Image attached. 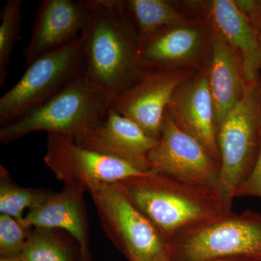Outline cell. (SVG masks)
I'll return each mask as SVG.
<instances>
[{
  "label": "cell",
  "mask_w": 261,
  "mask_h": 261,
  "mask_svg": "<svg viewBox=\"0 0 261 261\" xmlns=\"http://www.w3.org/2000/svg\"><path fill=\"white\" fill-rule=\"evenodd\" d=\"M87 23L81 36L85 73L94 88L112 102L143 74L140 39L123 1L86 0Z\"/></svg>",
  "instance_id": "1"
},
{
  "label": "cell",
  "mask_w": 261,
  "mask_h": 261,
  "mask_svg": "<svg viewBox=\"0 0 261 261\" xmlns=\"http://www.w3.org/2000/svg\"><path fill=\"white\" fill-rule=\"evenodd\" d=\"M111 101L82 76L40 107L0 129L8 144L35 132L60 134L80 142L107 116Z\"/></svg>",
  "instance_id": "5"
},
{
  "label": "cell",
  "mask_w": 261,
  "mask_h": 261,
  "mask_svg": "<svg viewBox=\"0 0 261 261\" xmlns=\"http://www.w3.org/2000/svg\"><path fill=\"white\" fill-rule=\"evenodd\" d=\"M261 197V144L260 151L252 172L236 192L235 197Z\"/></svg>",
  "instance_id": "23"
},
{
  "label": "cell",
  "mask_w": 261,
  "mask_h": 261,
  "mask_svg": "<svg viewBox=\"0 0 261 261\" xmlns=\"http://www.w3.org/2000/svg\"><path fill=\"white\" fill-rule=\"evenodd\" d=\"M208 22L191 20L161 29L140 42L139 62L145 70L207 69L210 63Z\"/></svg>",
  "instance_id": "10"
},
{
  "label": "cell",
  "mask_w": 261,
  "mask_h": 261,
  "mask_svg": "<svg viewBox=\"0 0 261 261\" xmlns=\"http://www.w3.org/2000/svg\"><path fill=\"white\" fill-rule=\"evenodd\" d=\"M76 143L151 171L148 158L159 140L147 135L132 120L109 108L105 119Z\"/></svg>",
  "instance_id": "14"
},
{
  "label": "cell",
  "mask_w": 261,
  "mask_h": 261,
  "mask_svg": "<svg viewBox=\"0 0 261 261\" xmlns=\"http://www.w3.org/2000/svg\"><path fill=\"white\" fill-rule=\"evenodd\" d=\"M21 222L6 214L0 215V255L20 257L30 231Z\"/></svg>",
  "instance_id": "22"
},
{
  "label": "cell",
  "mask_w": 261,
  "mask_h": 261,
  "mask_svg": "<svg viewBox=\"0 0 261 261\" xmlns=\"http://www.w3.org/2000/svg\"><path fill=\"white\" fill-rule=\"evenodd\" d=\"M257 31H258L259 37H260V44H261V30H257ZM260 81H261V78H260Z\"/></svg>",
  "instance_id": "27"
},
{
  "label": "cell",
  "mask_w": 261,
  "mask_h": 261,
  "mask_svg": "<svg viewBox=\"0 0 261 261\" xmlns=\"http://www.w3.org/2000/svg\"><path fill=\"white\" fill-rule=\"evenodd\" d=\"M87 192L108 237L128 260L155 261L166 253L164 239L130 202L119 183L99 185Z\"/></svg>",
  "instance_id": "7"
},
{
  "label": "cell",
  "mask_w": 261,
  "mask_h": 261,
  "mask_svg": "<svg viewBox=\"0 0 261 261\" xmlns=\"http://www.w3.org/2000/svg\"><path fill=\"white\" fill-rule=\"evenodd\" d=\"M155 261H171L170 259L168 258L167 254L166 253L163 254V255H161V257H159Z\"/></svg>",
  "instance_id": "26"
},
{
  "label": "cell",
  "mask_w": 261,
  "mask_h": 261,
  "mask_svg": "<svg viewBox=\"0 0 261 261\" xmlns=\"http://www.w3.org/2000/svg\"><path fill=\"white\" fill-rule=\"evenodd\" d=\"M23 0H7L0 10V86L5 85L12 54L21 39Z\"/></svg>",
  "instance_id": "19"
},
{
  "label": "cell",
  "mask_w": 261,
  "mask_h": 261,
  "mask_svg": "<svg viewBox=\"0 0 261 261\" xmlns=\"http://www.w3.org/2000/svg\"><path fill=\"white\" fill-rule=\"evenodd\" d=\"M118 183L166 243L187 228L227 214L216 194L162 173L151 171Z\"/></svg>",
  "instance_id": "2"
},
{
  "label": "cell",
  "mask_w": 261,
  "mask_h": 261,
  "mask_svg": "<svg viewBox=\"0 0 261 261\" xmlns=\"http://www.w3.org/2000/svg\"><path fill=\"white\" fill-rule=\"evenodd\" d=\"M214 261H242V260H218Z\"/></svg>",
  "instance_id": "28"
},
{
  "label": "cell",
  "mask_w": 261,
  "mask_h": 261,
  "mask_svg": "<svg viewBox=\"0 0 261 261\" xmlns=\"http://www.w3.org/2000/svg\"><path fill=\"white\" fill-rule=\"evenodd\" d=\"M207 73L218 128L243 97L246 82L238 53L211 27V58Z\"/></svg>",
  "instance_id": "16"
},
{
  "label": "cell",
  "mask_w": 261,
  "mask_h": 261,
  "mask_svg": "<svg viewBox=\"0 0 261 261\" xmlns=\"http://www.w3.org/2000/svg\"><path fill=\"white\" fill-rule=\"evenodd\" d=\"M151 171L219 195L220 161L176 126L166 111L159 143L149 153Z\"/></svg>",
  "instance_id": "9"
},
{
  "label": "cell",
  "mask_w": 261,
  "mask_h": 261,
  "mask_svg": "<svg viewBox=\"0 0 261 261\" xmlns=\"http://www.w3.org/2000/svg\"><path fill=\"white\" fill-rule=\"evenodd\" d=\"M44 162L66 186L88 191L92 187L145 176L132 163L82 147L67 136L47 134Z\"/></svg>",
  "instance_id": "8"
},
{
  "label": "cell",
  "mask_w": 261,
  "mask_h": 261,
  "mask_svg": "<svg viewBox=\"0 0 261 261\" xmlns=\"http://www.w3.org/2000/svg\"><path fill=\"white\" fill-rule=\"evenodd\" d=\"M1 178L0 212L11 216L20 222L24 219L23 212L25 209L31 210L40 205L50 195L37 190L16 186L5 179L2 172Z\"/></svg>",
  "instance_id": "20"
},
{
  "label": "cell",
  "mask_w": 261,
  "mask_h": 261,
  "mask_svg": "<svg viewBox=\"0 0 261 261\" xmlns=\"http://www.w3.org/2000/svg\"><path fill=\"white\" fill-rule=\"evenodd\" d=\"M83 192L82 189L66 186L61 193L49 195L40 205L29 210L21 224L28 228H62L68 231L80 243L81 261H88V243L81 202Z\"/></svg>",
  "instance_id": "17"
},
{
  "label": "cell",
  "mask_w": 261,
  "mask_h": 261,
  "mask_svg": "<svg viewBox=\"0 0 261 261\" xmlns=\"http://www.w3.org/2000/svg\"><path fill=\"white\" fill-rule=\"evenodd\" d=\"M123 5L140 42L166 27L191 20L166 0H128Z\"/></svg>",
  "instance_id": "18"
},
{
  "label": "cell",
  "mask_w": 261,
  "mask_h": 261,
  "mask_svg": "<svg viewBox=\"0 0 261 261\" xmlns=\"http://www.w3.org/2000/svg\"><path fill=\"white\" fill-rule=\"evenodd\" d=\"M0 261H21L20 257H1Z\"/></svg>",
  "instance_id": "25"
},
{
  "label": "cell",
  "mask_w": 261,
  "mask_h": 261,
  "mask_svg": "<svg viewBox=\"0 0 261 261\" xmlns=\"http://www.w3.org/2000/svg\"><path fill=\"white\" fill-rule=\"evenodd\" d=\"M219 195L231 212L240 187L252 172L261 144V81L246 83L243 97L217 128Z\"/></svg>",
  "instance_id": "4"
},
{
  "label": "cell",
  "mask_w": 261,
  "mask_h": 261,
  "mask_svg": "<svg viewBox=\"0 0 261 261\" xmlns=\"http://www.w3.org/2000/svg\"><path fill=\"white\" fill-rule=\"evenodd\" d=\"M237 3L252 19L257 30H261V1H237Z\"/></svg>",
  "instance_id": "24"
},
{
  "label": "cell",
  "mask_w": 261,
  "mask_h": 261,
  "mask_svg": "<svg viewBox=\"0 0 261 261\" xmlns=\"http://www.w3.org/2000/svg\"><path fill=\"white\" fill-rule=\"evenodd\" d=\"M207 68L199 70L178 86L168 104L167 113L176 126L200 142L220 161L216 113Z\"/></svg>",
  "instance_id": "13"
},
{
  "label": "cell",
  "mask_w": 261,
  "mask_h": 261,
  "mask_svg": "<svg viewBox=\"0 0 261 261\" xmlns=\"http://www.w3.org/2000/svg\"><path fill=\"white\" fill-rule=\"evenodd\" d=\"M84 73L81 37L33 62L18 82L0 98L1 127L27 116Z\"/></svg>",
  "instance_id": "6"
},
{
  "label": "cell",
  "mask_w": 261,
  "mask_h": 261,
  "mask_svg": "<svg viewBox=\"0 0 261 261\" xmlns=\"http://www.w3.org/2000/svg\"><path fill=\"white\" fill-rule=\"evenodd\" d=\"M206 20L238 53L246 83L260 80L261 44L258 31L237 1L214 0L204 5Z\"/></svg>",
  "instance_id": "15"
},
{
  "label": "cell",
  "mask_w": 261,
  "mask_h": 261,
  "mask_svg": "<svg viewBox=\"0 0 261 261\" xmlns=\"http://www.w3.org/2000/svg\"><path fill=\"white\" fill-rule=\"evenodd\" d=\"M171 261H261V214H224L187 228L166 243Z\"/></svg>",
  "instance_id": "3"
},
{
  "label": "cell",
  "mask_w": 261,
  "mask_h": 261,
  "mask_svg": "<svg viewBox=\"0 0 261 261\" xmlns=\"http://www.w3.org/2000/svg\"><path fill=\"white\" fill-rule=\"evenodd\" d=\"M197 71L192 68L146 70L113 99L110 108L132 120L147 135L159 140L173 92Z\"/></svg>",
  "instance_id": "11"
},
{
  "label": "cell",
  "mask_w": 261,
  "mask_h": 261,
  "mask_svg": "<svg viewBox=\"0 0 261 261\" xmlns=\"http://www.w3.org/2000/svg\"><path fill=\"white\" fill-rule=\"evenodd\" d=\"M50 230L35 228L30 231L20 256L21 261H74Z\"/></svg>",
  "instance_id": "21"
},
{
  "label": "cell",
  "mask_w": 261,
  "mask_h": 261,
  "mask_svg": "<svg viewBox=\"0 0 261 261\" xmlns=\"http://www.w3.org/2000/svg\"><path fill=\"white\" fill-rule=\"evenodd\" d=\"M87 19L86 0L40 2L30 42L24 53L25 63L30 65L80 39Z\"/></svg>",
  "instance_id": "12"
}]
</instances>
